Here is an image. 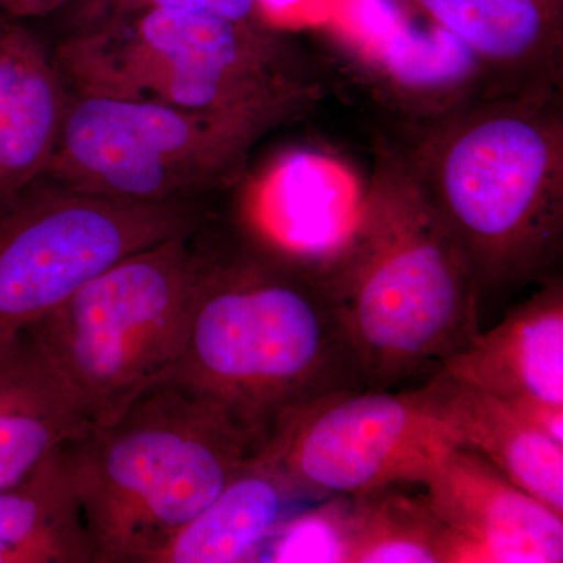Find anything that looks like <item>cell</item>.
Instances as JSON below:
<instances>
[{"label": "cell", "mask_w": 563, "mask_h": 563, "mask_svg": "<svg viewBox=\"0 0 563 563\" xmlns=\"http://www.w3.org/2000/svg\"><path fill=\"white\" fill-rule=\"evenodd\" d=\"M457 443L476 451L548 509L563 517V442L510 404L455 383L424 380Z\"/></svg>", "instance_id": "e0dca14e"}, {"label": "cell", "mask_w": 563, "mask_h": 563, "mask_svg": "<svg viewBox=\"0 0 563 563\" xmlns=\"http://www.w3.org/2000/svg\"><path fill=\"white\" fill-rule=\"evenodd\" d=\"M74 0H0V13L14 20L49 16L66 10Z\"/></svg>", "instance_id": "603a6c76"}, {"label": "cell", "mask_w": 563, "mask_h": 563, "mask_svg": "<svg viewBox=\"0 0 563 563\" xmlns=\"http://www.w3.org/2000/svg\"><path fill=\"white\" fill-rule=\"evenodd\" d=\"M320 501L324 499L310 498L255 454L151 563L258 562L263 548L282 526Z\"/></svg>", "instance_id": "ac0fdd59"}, {"label": "cell", "mask_w": 563, "mask_h": 563, "mask_svg": "<svg viewBox=\"0 0 563 563\" xmlns=\"http://www.w3.org/2000/svg\"><path fill=\"white\" fill-rule=\"evenodd\" d=\"M66 443L0 488V563H95Z\"/></svg>", "instance_id": "d6986e66"}, {"label": "cell", "mask_w": 563, "mask_h": 563, "mask_svg": "<svg viewBox=\"0 0 563 563\" xmlns=\"http://www.w3.org/2000/svg\"><path fill=\"white\" fill-rule=\"evenodd\" d=\"M163 380L221 410L261 448L306 404L368 388L317 269L251 233L242 246L209 244L184 347Z\"/></svg>", "instance_id": "6da1fadb"}, {"label": "cell", "mask_w": 563, "mask_h": 563, "mask_svg": "<svg viewBox=\"0 0 563 563\" xmlns=\"http://www.w3.org/2000/svg\"><path fill=\"white\" fill-rule=\"evenodd\" d=\"M472 52L496 95L563 90V0H402Z\"/></svg>", "instance_id": "5bb4252c"}, {"label": "cell", "mask_w": 563, "mask_h": 563, "mask_svg": "<svg viewBox=\"0 0 563 563\" xmlns=\"http://www.w3.org/2000/svg\"><path fill=\"white\" fill-rule=\"evenodd\" d=\"M459 444L426 384L354 388L288 413L258 455L313 499L418 484Z\"/></svg>", "instance_id": "9c48e42d"}, {"label": "cell", "mask_w": 563, "mask_h": 563, "mask_svg": "<svg viewBox=\"0 0 563 563\" xmlns=\"http://www.w3.org/2000/svg\"><path fill=\"white\" fill-rule=\"evenodd\" d=\"M352 496H333L291 517L263 548L258 562L347 563Z\"/></svg>", "instance_id": "44dd1931"}, {"label": "cell", "mask_w": 563, "mask_h": 563, "mask_svg": "<svg viewBox=\"0 0 563 563\" xmlns=\"http://www.w3.org/2000/svg\"><path fill=\"white\" fill-rule=\"evenodd\" d=\"M276 114L179 109L76 95L44 179L118 201L190 203L242 184Z\"/></svg>", "instance_id": "52a82bcc"}, {"label": "cell", "mask_w": 563, "mask_h": 563, "mask_svg": "<svg viewBox=\"0 0 563 563\" xmlns=\"http://www.w3.org/2000/svg\"><path fill=\"white\" fill-rule=\"evenodd\" d=\"M426 501L472 563L563 562V517L476 451L453 444L421 477Z\"/></svg>", "instance_id": "8fae6325"}, {"label": "cell", "mask_w": 563, "mask_h": 563, "mask_svg": "<svg viewBox=\"0 0 563 563\" xmlns=\"http://www.w3.org/2000/svg\"><path fill=\"white\" fill-rule=\"evenodd\" d=\"M202 222L133 252L27 328L91 424H109L179 358L209 244Z\"/></svg>", "instance_id": "8992f818"}, {"label": "cell", "mask_w": 563, "mask_h": 563, "mask_svg": "<svg viewBox=\"0 0 563 563\" xmlns=\"http://www.w3.org/2000/svg\"><path fill=\"white\" fill-rule=\"evenodd\" d=\"M68 10V33L150 10H209L235 21L272 24L263 14L261 0H74Z\"/></svg>", "instance_id": "7402d4cb"}, {"label": "cell", "mask_w": 563, "mask_h": 563, "mask_svg": "<svg viewBox=\"0 0 563 563\" xmlns=\"http://www.w3.org/2000/svg\"><path fill=\"white\" fill-rule=\"evenodd\" d=\"M211 404L161 380L66 443L95 563H151L258 453Z\"/></svg>", "instance_id": "277c9868"}, {"label": "cell", "mask_w": 563, "mask_h": 563, "mask_svg": "<svg viewBox=\"0 0 563 563\" xmlns=\"http://www.w3.org/2000/svg\"><path fill=\"white\" fill-rule=\"evenodd\" d=\"M396 143L461 250L481 310L558 276L563 90L488 96Z\"/></svg>", "instance_id": "3957f363"}, {"label": "cell", "mask_w": 563, "mask_h": 563, "mask_svg": "<svg viewBox=\"0 0 563 563\" xmlns=\"http://www.w3.org/2000/svg\"><path fill=\"white\" fill-rule=\"evenodd\" d=\"M90 424L27 329L0 340V488Z\"/></svg>", "instance_id": "2e32d148"}, {"label": "cell", "mask_w": 563, "mask_h": 563, "mask_svg": "<svg viewBox=\"0 0 563 563\" xmlns=\"http://www.w3.org/2000/svg\"><path fill=\"white\" fill-rule=\"evenodd\" d=\"M318 276L366 387L424 383L481 332L468 265L396 141H374L346 240Z\"/></svg>", "instance_id": "7a4b0ae2"}, {"label": "cell", "mask_w": 563, "mask_h": 563, "mask_svg": "<svg viewBox=\"0 0 563 563\" xmlns=\"http://www.w3.org/2000/svg\"><path fill=\"white\" fill-rule=\"evenodd\" d=\"M363 185L328 152H285L251 184L247 228L258 242L318 272L346 240Z\"/></svg>", "instance_id": "4fadbf2b"}, {"label": "cell", "mask_w": 563, "mask_h": 563, "mask_svg": "<svg viewBox=\"0 0 563 563\" xmlns=\"http://www.w3.org/2000/svg\"><path fill=\"white\" fill-rule=\"evenodd\" d=\"M472 562L468 548L437 517L424 495L399 485L352 496L347 563Z\"/></svg>", "instance_id": "ffe728a7"}, {"label": "cell", "mask_w": 563, "mask_h": 563, "mask_svg": "<svg viewBox=\"0 0 563 563\" xmlns=\"http://www.w3.org/2000/svg\"><path fill=\"white\" fill-rule=\"evenodd\" d=\"M321 27L329 62L410 139L448 114L496 95L472 52L450 32L395 10L363 5Z\"/></svg>", "instance_id": "30bf717a"}, {"label": "cell", "mask_w": 563, "mask_h": 563, "mask_svg": "<svg viewBox=\"0 0 563 563\" xmlns=\"http://www.w3.org/2000/svg\"><path fill=\"white\" fill-rule=\"evenodd\" d=\"M68 103L65 77L43 43L0 13V198L46 177Z\"/></svg>", "instance_id": "9a60e30c"}, {"label": "cell", "mask_w": 563, "mask_h": 563, "mask_svg": "<svg viewBox=\"0 0 563 563\" xmlns=\"http://www.w3.org/2000/svg\"><path fill=\"white\" fill-rule=\"evenodd\" d=\"M199 222L190 203L118 201L47 179L0 198V340L113 263Z\"/></svg>", "instance_id": "ba28073f"}, {"label": "cell", "mask_w": 563, "mask_h": 563, "mask_svg": "<svg viewBox=\"0 0 563 563\" xmlns=\"http://www.w3.org/2000/svg\"><path fill=\"white\" fill-rule=\"evenodd\" d=\"M439 373L510 404L563 442L562 277L537 285Z\"/></svg>", "instance_id": "7c38bea8"}, {"label": "cell", "mask_w": 563, "mask_h": 563, "mask_svg": "<svg viewBox=\"0 0 563 563\" xmlns=\"http://www.w3.org/2000/svg\"><path fill=\"white\" fill-rule=\"evenodd\" d=\"M54 60L77 95L288 122L325 91L320 66L272 24L209 10H150L70 32Z\"/></svg>", "instance_id": "5b68a950"}]
</instances>
